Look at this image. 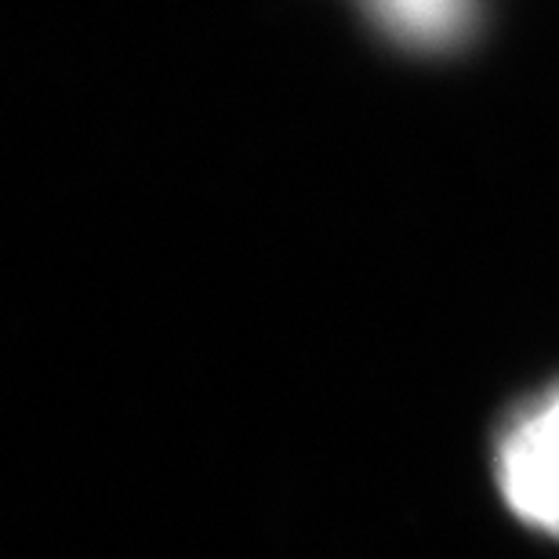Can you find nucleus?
<instances>
[{
    "label": "nucleus",
    "mask_w": 559,
    "mask_h": 559,
    "mask_svg": "<svg viewBox=\"0 0 559 559\" xmlns=\"http://www.w3.org/2000/svg\"><path fill=\"white\" fill-rule=\"evenodd\" d=\"M495 476L527 527L559 538V385L527 400L498 429Z\"/></svg>",
    "instance_id": "nucleus-1"
},
{
    "label": "nucleus",
    "mask_w": 559,
    "mask_h": 559,
    "mask_svg": "<svg viewBox=\"0 0 559 559\" xmlns=\"http://www.w3.org/2000/svg\"><path fill=\"white\" fill-rule=\"evenodd\" d=\"M374 26L404 48L447 51L476 26V0H364Z\"/></svg>",
    "instance_id": "nucleus-2"
}]
</instances>
